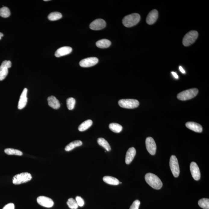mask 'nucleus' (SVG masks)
<instances>
[{
    "mask_svg": "<svg viewBox=\"0 0 209 209\" xmlns=\"http://www.w3.org/2000/svg\"><path fill=\"white\" fill-rule=\"evenodd\" d=\"M145 179L146 182L154 189H160L162 188L163 184L161 180L153 173H146L145 176Z\"/></svg>",
    "mask_w": 209,
    "mask_h": 209,
    "instance_id": "obj_1",
    "label": "nucleus"
},
{
    "mask_svg": "<svg viewBox=\"0 0 209 209\" xmlns=\"http://www.w3.org/2000/svg\"><path fill=\"white\" fill-rule=\"evenodd\" d=\"M140 19V16L138 14H131L123 18V23L125 27L130 28L136 25L139 22Z\"/></svg>",
    "mask_w": 209,
    "mask_h": 209,
    "instance_id": "obj_2",
    "label": "nucleus"
},
{
    "mask_svg": "<svg viewBox=\"0 0 209 209\" xmlns=\"http://www.w3.org/2000/svg\"><path fill=\"white\" fill-rule=\"evenodd\" d=\"M198 92V89L196 88L187 89L179 93L177 96V98L182 101L191 99L196 97Z\"/></svg>",
    "mask_w": 209,
    "mask_h": 209,
    "instance_id": "obj_3",
    "label": "nucleus"
},
{
    "mask_svg": "<svg viewBox=\"0 0 209 209\" xmlns=\"http://www.w3.org/2000/svg\"><path fill=\"white\" fill-rule=\"evenodd\" d=\"M32 179V176L30 173L24 172L15 176L13 179V182L15 185H18L28 182Z\"/></svg>",
    "mask_w": 209,
    "mask_h": 209,
    "instance_id": "obj_4",
    "label": "nucleus"
},
{
    "mask_svg": "<svg viewBox=\"0 0 209 209\" xmlns=\"http://www.w3.org/2000/svg\"><path fill=\"white\" fill-rule=\"evenodd\" d=\"M198 36V33L195 30L189 32L184 36L182 40L183 45L188 47L193 44Z\"/></svg>",
    "mask_w": 209,
    "mask_h": 209,
    "instance_id": "obj_5",
    "label": "nucleus"
},
{
    "mask_svg": "<svg viewBox=\"0 0 209 209\" xmlns=\"http://www.w3.org/2000/svg\"><path fill=\"white\" fill-rule=\"evenodd\" d=\"M119 105L122 108L133 109L139 106V103L138 100L133 99H126L119 100Z\"/></svg>",
    "mask_w": 209,
    "mask_h": 209,
    "instance_id": "obj_6",
    "label": "nucleus"
},
{
    "mask_svg": "<svg viewBox=\"0 0 209 209\" xmlns=\"http://www.w3.org/2000/svg\"><path fill=\"white\" fill-rule=\"evenodd\" d=\"M170 166L173 176L177 177L180 173V169L178 161L176 156L172 155L170 161Z\"/></svg>",
    "mask_w": 209,
    "mask_h": 209,
    "instance_id": "obj_7",
    "label": "nucleus"
},
{
    "mask_svg": "<svg viewBox=\"0 0 209 209\" xmlns=\"http://www.w3.org/2000/svg\"><path fill=\"white\" fill-rule=\"evenodd\" d=\"M11 62L9 61H5L0 66V81L3 80L8 73V69L11 67Z\"/></svg>",
    "mask_w": 209,
    "mask_h": 209,
    "instance_id": "obj_8",
    "label": "nucleus"
},
{
    "mask_svg": "<svg viewBox=\"0 0 209 209\" xmlns=\"http://www.w3.org/2000/svg\"><path fill=\"white\" fill-rule=\"evenodd\" d=\"M98 59L95 57H91L82 60L80 62V65L81 67H92L97 64Z\"/></svg>",
    "mask_w": 209,
    "mask_h": 209,
    "instance_id": "obj_9",
    "label": "nucleus"
},
{
    "mask_svg": "<svg viewBox=\"0 0 209 209\" xmlns=\"http://www.w3.org/2000/svg\"><path fill=\"white\" fill-rule=\"evenodd\" d=\"M146 149L151 155H154L157 150V146L154 139L151 137H148L145 142Z\"/></svg>",
    "mask_w": 209,
    "mask_h": 209,
    "instance_id": "obj_10",
    "label": "nucleus"
},
{
    "mask_svg": "<svg viewBox=\"0 0 209 209\" xmlns=\"http://www.w3.org/2000/svg\"><path fill=\"white\" fill-rule=\"evenodd\" d=\"M106 23L104 20L98 19L92 22L89 25V28L93 30H99L105 28Z\"/></svg>",
    "mask_w": 209,
    "mask_h": 209,
    "instance_id": "obj_11",
    "label": "nucleus"
},
{
    "mask_svg": "<svg viewBox=\"0 0 209 209\" xmlns=\"http://www.w3.org/2000/svg\"><path fill=\"white\" fill-rule=\"evenodd\" d=\"M37 201L38 204L46 207H51L54 204V201L52 199L44 196L39 197L37 199Z\"/></svg>",
    "mask_w": 209,
    "mask_h": 209,
    "instance_id": "obj_12",
    "label": "nucleus"
},
{
    "mask_svg": "<svg viewBox=\"0 0 209 209\" xmlns=\"http://www.w3.org/2000/svg\"><path fill=\"white\" fill-rule=\"evenodd\" d=\"M190 169L191 175L194 179L198 180L201 178V173L198 166L196 163L192 162L191 163Z\"/></svg>",
    "mask_w": 209,
    "mask_h": 209,
    "instance_id": "obj_13",
    "label": "nucleus"
},
{
    "mask_svg": "<svg viewBox=\"0 0 209 209\" xmlns=\"http://www.w3.org/2000/svg\"><path fill=\"white\" fill-rule=\"evenodd\" d=\"M27 92H28V89L27 88H25L20 96L18 104L19 109H22L27 105V100H28L27 98Z\"/></svg>",
    "mask_w": 209,
    "mask_h": 209,
    "instance_id": "obj_14",
    "label": "nucleus"
},
{
    "mask_svg": "<svg viewBox=\"0 0 209 209\" xmlns=\"http://www.w3.org/2000/svg\"><path fill=\"white\" fill-rule=\"evenodd\" d=\"M158 13L156 9L152 10L148 14L146 18V21L150 25L154 24L158 18Z\"/></svg>",
    "mask_w": 209,
    "mask_h": 209,
    "instance_id": "obj_15",
    "label": "nucleus"
},
{
    "mask_svg": "<svg viewBox=\"0 0 209 209\" xmlns=\"http://www.w3.org/2000/svg\"><path fill=\"white\" fill-rule=\"evenodd\" d=\"M186 126L187 128L195 132L201 133L203 131L202 126L199 123H195V122H187L186 123Z\"/></svg>",
    "mask_w": 209,
    "mask_h": 209,
    "instance_id": "obj_16",
    "label": "nucleus"
},
{
    "mask_svg": "<svg viewBox=\"0 0 209 209\" xmlns=\"http://www.w3.org/2000/svg\"><path fill=\"white\" fill-rule=\"evenodd\" d=\"M72 48L70 47H61L57 50L55 55L57 58L65 56L70 54L72 51Z\"/></svg>",
    "mask_w": 209,
    "mask_h": 209,
    "instance_id": "obj_17",
    "label": "nucleus"
},
{
    "mask_svg": "<svg viewBox=\"0 0 209 209\" xmlns=\"http://www.w3.org/2000/svg\"><path fill=\"white\" fill-rule=\"evenodd\" d=\"M136 154V150L134 147L129 148L126 153L125 162L127 164H129L134 159Z\"/></svg>",
    "mask_w": 209,
    "mask_h": 209,
    "instance_id": "obj_18",
    "label": "nucleus"
},
{
    "mask_svg": "<svg viewBox=\"0 0 209 209\" xmlns=\"http://www.w3.org/2000/svg\"><path fill=\"white\" fill-rule=\"evenodd\" d=\"M48 104L50 107L54 109H58L61 106L60 103L56 97L54 96H50L47 98Z\"/></svg>",
    "mask_w": 209,
    "mask_h": 209,
    "instance_id": "obj_19",
    "label": "nucleus"
},
{
    "mask_svg": "<svg viewBox=\"0 0 209 209\" xmlns=\"http://www.w3.org/2000/svg\"><path fill=\"white\" fill-rule=\"evenodd\" d=\"M103 180L104 182L110 185H118L120 184V182L117 179L111 176H104L103 177Z\"/></svg>",
    "mask_w": 209,
    "mask_h": 209,
    "instance_id": "obj_20",
    "label": "nucleus"
},
{
    "mask_svg": "<svg viewBox=\"0 0 209 209\" xmlns=\"http://www.w3.org/2000/svg\"><path fill=\"white\" fill-rule=\"evenodd\" d=\"M96 45L99 48H104L109 47L111 44V42L107 39H101L98 41L96 43Z\"/></svg>",
    "mask_w": 209,
    "mask_h": 209,
    "instance_id": "obj_21",
    "label": "nucleus"
},
{
    "mask_svg": "<svg viewBox=\"0 0 209 209\" xmlns=\"http://www.w3.org/2000/svg\"><path fill=\"white\" fill-rule=\"evenodd\" d=\"M83 144L81 141L76 140L70 142L65 147V150L67 151H70L74 148L81 146Z\"/></svg>",
    "mask_w": 209,
    "mask_h": 209,
    "instance_id": "obj_22",
    "label": "nucleus"
},
{
    "mask_svg": "<svg viewBox=\"0 0 209 209\" xmlns=\"http://www.w3.org/2000/svg\"><path fill=\"white\" fill-rule=\"evenodd\" d=\"M92 124H93V121L89 119L85 121L79 126V131L81 132L86 131L89 128Z\"/></svg>",
    "mask_w": 209,
    "mask_h": 209,
    "instance_id": "obj_23",
    "label": "nucleus"
},
{
    "mask_svg": "<svg viewBox=\"0 0 209 209\" xmlns=\"http://www.w3.org/2000/svg\"><path fill=\"white\" fill-rule=\"evenodd\" d=\"M98 143L104 148L107 151H109L111 150V146L108 142L103 138H99L97 140Z\"/></svg>",
    "mask_w": 209,
    "mask_h": 209,
    "instance_id": "obj_24",
    "label": "nucleus"
},
{
    "mask_svg": "<svg viewBox=\"0 0 209 209\" xmlns=\"http://www.w3.org/2000/svg\"><path fill=\"white\" fill-rule=\"evenodd\" d=\"M109 127L111 131L115 133H120L123 129L122 126L116 123H110Z\"/></svg>",
    "mask_w": 209,
    "mask_h": 209,
    "instance_id": "obj_25",
    "label": "nucleus"
},
{
    "mask_svg": "<svg viewBox=\"0 0 209 209\" xmlns=\"http://www.w3.org/2000/svg\"><path fill=\"white\" fill-rule=\"evenodd\" d=\"M62 17V14L59 12H54L51 13L49 14L48 18L50 21H57L60 20Z\"/></svg>",
    "mask_w": 209,
    "mask_h": 209,
    "instance_id": "obj_26",
    "label": "nucleus"
},
{
    "mask_svg": "<svg viewBox=\"0 0 209 209\" xmlns=\"http://www.w3.org/2000/svg\"><path fill=\"white\" fill-rule=\"evenodd\" d=\"M5 152L6 154L8 155H15L18 156H21L23 155V153L20 151L16 150L13 148H8L5 149Z\"/></svg>",
    "mask_w": 209,
    "mask_h": 209,
    "instance_id": "obj_27",
    "label": "nucleus"
},
{
    "mask_svg": "<svg viewBox=\"0 0 209 209\" xmlns=\"http://www.w3.org/2000/svg\"><path fill=\"white\" fill-rule=\"evenodd\" d=\"M199 207L204 209H209V199L207 198L201 199L198 202Z\"/></svg>",
    "mask_w": 209,
    "mask_h": 209,
    "instance_id": "obj_28",
    "label": "nucleus"
},
{
    "mask_svg": "<svg viewBox=\"0 0 209 209\" xmlns=\"http://www.w3.org/2000/svg\"><path fill=\"white\" fill-rule=\"evenodd\" d=\"M11 15V12L9 8L3 7L0 9V16L5 18L9 17Z\"/></svg>",
    "mask_w": 209,
    "mask_h": 209,
    "instance_id": "obj_29",
    "label": "nucleus"
},
{
    "mask_svg": "<svg viewBox=\"0 0 209 209\" xmlns=\"http://www.w3.org/2000/svg\"><path fill=\"white\" fill-rule=\"evenodd\" d=\"M66 103H67L68 109L70 110H72L74 109V107H75L76 100L73 98H69L67 99Z\"/></svg>",
    "mask_w": 209,
    "mask_h": 209,
    "instance_id": "obj_30",
    "label": "nucleus"
},
{
    "mask_svg": "<svg viewBox=\"0 0 209 209\" xmlns=\"http://www.w3.org/2000/svg\"><path fill=\"white\" fill-rule=\"evenodd\" d=\"M67 204L69 207L71 209H78V205L76 201L72 198H70L68 200Z\"/></svg>",
    "mask_w": 209,
    "mask_h": 209,
    "instance_id": "obj_31",
    "label": "nucleus"
},
{
    "mask_svg": "<svg viewBox=\"0 0 209 209\" xmlns=\"http://www.w3.org/2000/svg\"><path fill=\"white\" fill-rule=\"evenodd\" d=\"M140 204V202L139 200H135L132 204L129 209H139Z\"/></svg>",
    "mask_w": 209,
    "mask_h": 209,
    "instance_id": "obj_32",
    "label": "nucleus"
},
{
    "mask_svg": "<svg viewBox=\"0 0 209 209\" xmlns=\"http://www.w3.org/2000/svg\"><path fill=\"white\" fill-rule=\"evenodd\" d=\"M76 201L78 206L80 207H83L84 204V201L83 199L80 196H77L76 198Z\"/></svg>",
    "mask_w": 209,
    "mask_h": 209,
    "instance_id": "obj_33",
    "label": "nucleus"
},
{
    "mask_svg": "<svg viewBox=\"0 0 209 209\" xmlns=\"http://www.w3.org/2000/svg\"><path fill=\"white\" fill-rule=\"evenodd\" d=\"M14 205L13 203H9L5 206L2 209H14Z\"/></svg>",
    "mask_w": 209,
    "mask_h": 209,
    "instance_id": "obj_34",
    "label": "nucleus"
},
{
    "mask_svg": "<svg viewBox=\"0 0 209 209\" xmlns=\"http://www.w3.org/2000/svg\"><path fill=\"white\" fill-rule=\"evenodd\" d=\"M172 75H173V76L175 77L176 79H178L179 78L178 76L177 73L174 72H171Z\"/></svg>",
    "mask_w": 209,
    "mask_h": 209,
    "instance_id": "obj_35",
    "label": "nucleus"
},
{
    "mask_svg": "<svg viewBox=\"0 0 209 209\" xmlns=\"http://www.w3.org/2000/svg\"><path fill=\"white\" fill-rule=\"evenodd\" d=\"M179 70L182 73H185V71L184 70V69H183V68L181 67V66H179Z\"/></svg>",
    "mask_w": 209,
    "mask_h": 209,
    "instance_id": "obj_36",
    "label": "nucleus"
},
{
    "mask_svg": "<svg viewBox=\"0 0 209 209\" xmlns=\"http://www.w3.org/2000/svg\"><path fill=\"white\" fill-rule=\"evenodd\" d=\"M3 35L2 33L0 32V40H1V39H2V37L3 36Z\"/></svg>",
    "mask_w": 209,
    "mask_h": 209,
    "instance_id": "obj_37",
    "label": "nucleus"
},
{
    "mask_svg": "<svg viewBox=\"0 0 209 209\" xmlns=\"http://www.w3.org/2000/svg\"><path fill=\"white\" fill-rule=\"evenodd\" d=\"M44 1H49V0H44Z\"/></svg>",
    "mask_w": 209,
    "mask_h": 209,
    "instance_id": "obj_38",
    "label": "nucleus"
},
{
    "mask_svg": "<svg viewBox=\"0 0 209 209\" xmlns=\"http://www.w3.org/2000/svg\"><path fill=\"white\" fill-rule=\"evenodd\" d=\"M120 184H122V182H120Z\"/></svg>",
    "mask_w": 209,
    "mask_h": 209,
    "instance_id": "obj_39",
    "label": "nucleus"
}]
</instances>
